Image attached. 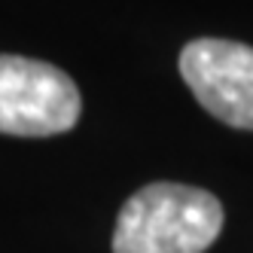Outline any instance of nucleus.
Wrapping results in <instances>:
<instances>
[{"label": "nucleus", "mask_w": 253, "mask_h": 253, "mask_svg": "<svg viewBox=\"0 0 253 253\" xmlns=\"http://www.w3.org/2000/svg\"><path fill=\"white\" fill-rule=\"evenodd\" d=\"M220 232L216 195L183 183H150L122 205L113 253H205Z\"/></svg>", "instance_id": "1"}, {"label": "nucleus", "mask_w": 253, "mask_h": 253, "mask_svg": "<svg viewBox=\"0 0 253 253\" xmlns=\"http://www.w3.org/2000/svg\"><path fill=\"white\" fill-rule=\"evenodd\" d=\"M180 77L211 116L253 131V46L202 37L180 52Z\"/></svg>", "instance_id": "3"}, {"label": "nucleus", "mask_w": 253, "mask_h": 253, "mask_svg": "<svg viewBox=\"0 0 253 253\" xmlns=\"http://www.w3.org/2000/svg\"><path fill=\"white\" fill-rule=\"evenodd\" d=\"M80 113V88L61 67L0 55V134L52 137L74 128Z\"/></svg>", "instance_id": "2"}]
</instances>
